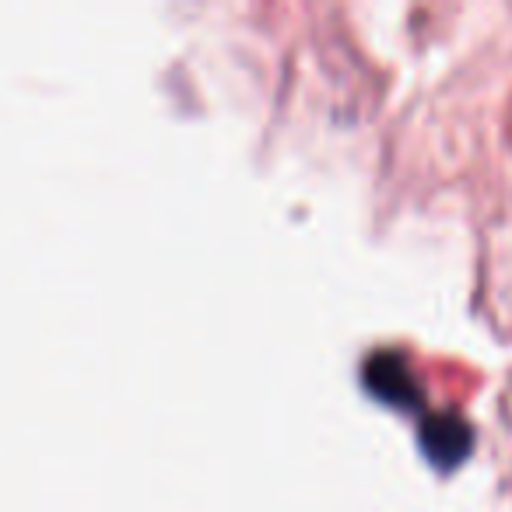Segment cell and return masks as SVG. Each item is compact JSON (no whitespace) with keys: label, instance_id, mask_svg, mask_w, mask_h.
I'll list each match as a JSON object with an SVG mask.
<instances>
[{"label":"cell","instance_id":"6da1fadb","mask_svg":"<svg viewBox=\"0 0 512 512\" xmlns=\"http://www.w3.org/2000/svg\"><path fill=\"white\" fill-rule=\"evenodd\" d=\"M362 376H365L369 393L383 400V404H393V407L421 404L418 376L411 372V365H407V358L400 355V351H376V355H369Z\"/></svg>","mask_w":512,"mask_h":512},{"label":"cell","instance_id":"7a4b0ae2","mask_svg":"<svg viewBox=\"0 0 512 512\" xmlns=\"http://www.w3.org/2000/svg\"><path fill=\"white\" fill-rule=\"evenodd\" d=\"M421 449L439 470H453L456 463H463L474 446V428L460 418V414H428L421 421Z\"/></svg>","mask_w":512,"mask_h":512}]
</instances>
